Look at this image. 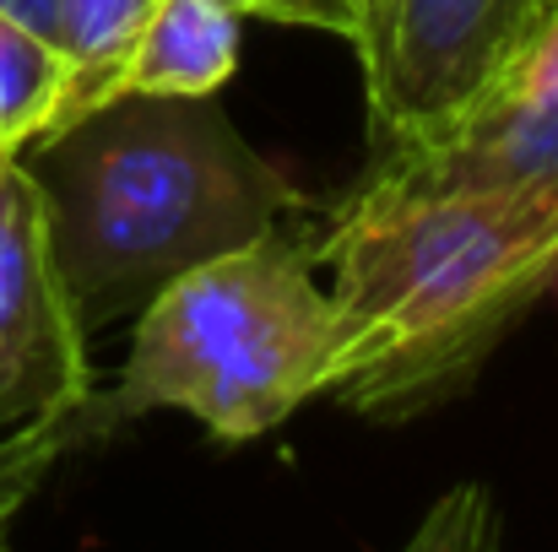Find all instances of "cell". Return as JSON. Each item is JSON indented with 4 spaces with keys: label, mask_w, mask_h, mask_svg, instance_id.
<instances>
[{
    "label": "cell",
    "mask_w": 558,
    "mask_h": 552,
    "mask_svg": "<svg viewBox=\"0 0 558 552\" xmlns=\"http://www.w3.org/2000/svg\"><path fill=\"white\" fill-rule=\"evenodd\" d=\"M331 358L320 395L401 422L450 401L558 277V189L359 184L326 238Z\"/></svg>",
    "instance_id": "cell-1"
},
{
    "label": "cell",
    "mask_w": 558,
    "mask_h": 552,
    "mask_svg": "<svg viewBox=\"0 0 558 552\" xmlns=\"http://www.w3.org/2000/svg\"><path fill=\"white\" fill-rule=\"evenodd\" d=\"M44 189L49 244L87 326L142 309L174 277L277 233L304 206L217 98L125 93L22 152Z\"/></svg>",
    "instance_id": "cell-2"
},
{
    "label": "cell",
    "mask_w": 558,
    "mask_h": 552,
    "mask_svg": "<svg viewBox=\"0 0 558 552\" xmlns=\"http://www.w3.org/2000/svg\"><path fill=\"white\" fill-rule=\"evenodd\" d=\"M331 293L310 255L266 233L142 304L120 384L87 401V439L147 412H185L211 439L250 444L320 395Z\"/></svg>",
    "instance_id": "cell-3"
},
{
    "label": "cell",
    "mask_w": 558,
    "mask_h": 552,
    "mask_svg": "<svg viewBox=\"0 0 558 552\" xmlns=\"http://www.w3.org/2000/svg\"><path fill=\"white\" fill-rule=\"evenodd\" d=\"M558 0H385L359 49L374 131L423 142L456 125L510 71Z\"/></svg>",
    "instance_id": "cell-4"
},
{
    "label": "cell",
    "mask_w": 558,
    "mask_h": 552,
    "mask_svg": "<svg viewBox=\"0 0 558 552\" xmlns=\"http://www.w3.org/2000/svg\"><path fill=\"white\" fill-rule=\"evenodd\" d=\"M87 320L49 244L44 189L0 158V439L87 417Z\"/></svg>",
    "instance_id": "cell-5"
},
{
    "label": "cell",
    "mask_w": 558,
    "mask_h": 552,
    "mask_svg": "<svg viewBox=\"0 0 558 552\" xmlns=\"http://www.w3.org/2000/svg\"><path fill=\"white\" fill-rule=\"evenodd\" d=\"M385 189H558V87L488 93L456 125L423 142H390L369 169Z\"/></svg>",
    "instance_id": "cell-6"
},
{
    "label": "cell",
    "mask_w": 558,
    "mask_h": 552,
    "mask_svg": "<svg viewBox=\"0 0 558 552\" xmlns=\"http://www.w3.org/2000/svg\"><path fill=\"white\" fill-rule=\"evenodd\" d=\"M239 71V16L222 0H158L142 22L114 98H217Z\"/></svg>",
    "instance_id": "cell-7"
},
{
    "label": "cell",
    "mask_w": 558,
    "mask_h": 552,
    "mask_svg": "<svg viewBox=\"0 0 558 552\" xmlns=\"http://www.w3.org/2000/svg\"><path fill=\"white\" fill-rule=\"evenodd\" d=\"M158 0H54V27H49V44L60 49L65 60V98L44 131L60 136L65 125H76L82 114L114 103V82H120V65L142 33V22L153 16ZM38 147V142H33Z\"/></svg>",
    "instance_id": "cell-8"
},
{
    "label": "cell",
    "mask_w": 558,
    "mask_h": 552,
    "mask_svg": "<svg viewBox=\"0 0 558 552\" xmlns=\"http://www.w3.org/2000/svg\"><path fill=\"white\" fill-rule=\"evenodd\" d=\"M60 98H65L60 49L27 22L0 11V158H22L33 142H44Z\"/></svg>",
    "instance_id": "cell-9"
},
{
    "label": "cell",
    "mask_w": 558,
    "mask_h": 552,
    "mask_svg": "<svg viewBox=\"0 0 558 552\" xmlns=\"http://www.w3.org/2000/svg\"><path fill=\"white\" fill-rule=\"evenodd\" d=\"M82 439H87V417L49 422V428H27V433L0 439V552H5L16 510L33 499V488L44 482V471H49L65 450H76Z\"/></svg>",
    "instance_id": "cell-10"
},
{
    "label": "cell",
    "mask_w": 558,
    "mask_h": 552,
    "mask_svg": "<svg viewBox=\"0 0 558 552\" xmlns=\"http://www.w3.org/2000/svg\"><path fill=\"white\" fill-rule=\"evenodd\" d=\"M494 520H499V515H494L488 488L461 482V488H450V493L423 515V526L407 537V548L401 552H466L488 526H494Z\"/></svg>",
    "instance_id": "cell-11"
},
{
    "label": "cell",
    "mask_w": 558,
    "mask_h": 552,
    "mask_svg": "<svg viewBox=\"0 0 558 552\" xmlns=\"http://www.w3.org/2000/svg\"><path fill=\"white\" fill-rule=\"evenodd\" d=\"M233 16H266V22H293V27H320L331 38H348L353 49L364 44V0H222Z\"/></svg>",
    "instance_id": "cell-12"
},
{
    "label": "cell",
    "mask_w": 558,
    "mask_h": 552,
    "mask_svg": "<svg viewBox=\"0 0 558 552\" xmlns=\"http://www.w3.org/2000/svg\"><path fill=\"white\" fill-rule=\"evenodd\" d=\"M0 11L16 16V22H27V27L44 33V38H49V27H54V0H0Z\"/></svg>",
    "instance_id": "cell-13"
},
{
    "label": "cell",
    "mask_w": 558,
    "mask_h": 552,
    "mask_svg": "<svg viewBox=\"0 0 558 552\" xmlns=\"http://www.w3.org/2000/svg\"><path fill=\"white\" fill-rule=\"evenodd\" d=\"M379 16H385V0H364V22H369V33H364V44H369V38H374V27H379ZM364 44H359V49H364Z\"/></svg>",
    "instance_id": "cell-14"
},
{
    "label": "cell",
    "mask_w": 558,
    "mask_h": 552,
    "mask_svg": "<svg viewBox=\"0 0 558 552\" xmlns=\"http://www.w3.org/2000/svg\"><path fill=\"white\" fill-rule=\"evenodd\" d=\"M466 552H499V520H494V526H488V531H483V537H477Z\"/></svg>",
    "instance_id": "cell-15"
},
{
    "label": "cell",
    "mask_w": 558,
    "mask_h": 552,
    "mask_svg": "<svg viewBox=\"0 0 558 552\" xmlns=\"http://www.w3.org/2000/svg\"><path fill=\"white\" fill-rule=\"evenodd\" d=\"M554 287H558V277H554Z\"/></svg>",
    "instance_id": "cell-16"
}]
</instances>
